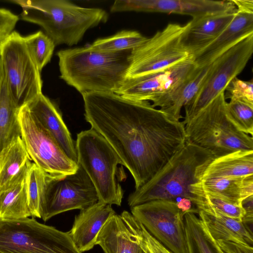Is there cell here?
I'll return each mask as SVG.
<instances>
[{
  "mask_svg": "<svg viewBox=\"0 0 253 253\" xmlns=\"http://www.w3.org/2000/svg\"><path fill=\"white\" fill-rule=\"evenodd\" d=\"M224 92L230 99H241L253 104V79L245 81L236 77L227 85Z\"/></svg>",
  "mask_w": 253,
  "mask_h": 253,
  "instance_id": "cell-34",
  "label": "cell"
},
{
  "mask_svg": "<svg viewBox=\"0 0 253 253\" xmlns=\"http://www.w3.org/2000/svg\"><path fill=\"white\" fill-rule=\"evenodd\" d=\"M231 1L237 10L253 12V0H231Z\"/></svg>",
  "mask_w": 253,
  "mask_h": 253,
  "instance_id": "cell-40",
  "label": "cell"
},
{
  "mask_svg": "<svg viewBox=\"0 0 253 253\" xmlns=\"http://www.w3.org/2000/svg\"><path fill=\"white\" fill-rule=\"evenodd\" d=\"M22 7L21 18L40 26L55 45L72 46L89 29L104 23L106 11L77 5L66 0H13Z\"/></svg>",
  "mask_w": 253,
  "mask_h": 253,
  "instance_id": "cell-3",
  "label": "cell"
},
{
  "mask_svg": "<svg viewBox=\"0 0 253 253\" xmlns=\"http://www.w3.org/2000/svg\"><path fill=\"white\" fill-rule=\"evenodd\" d=\"M216 242L222 253H253L252 247L221 240Z\"/></svg>",
  "mask_w": 253,
  "mask_h": 253,
  "instance_id": "cell-36",
  "label": "cell"
},
{
  "mask_svg": "<svg viewBox=\"0 0 253 253\" xmlns=\"http://www.w3.org/2000/svg\"><path fill=\"white\" fill-rule=\"evenodd\" d=\"M236 10L231 0H117L110 8L113 13L161 12L186 15L192 18Z\"/></svg>",
  "mask_w": 253,
  "mask_h": 253,
  "instance_id": "cell-15",
  "label": "cell"
},
{
  "mask_svg": "<svg viewBox=\"0 0 253 253\" xmlns=\"http://www.w3.org/2000/svg\"><path fill=\"white\" fill-rule=\"evenodd\" d=\"M0 253H3L0 252Z\"/></svg>",
  "mask_w": 253,
  "mask_h": 253,
  "instance_id": "cell-41",
  "label": "cell"
},
{
  "mask_svg": "<svg viewBox=\"0 0 253 253\" xmlns=\"http://www.w3.org/2000/svg\"><path fill=\"white\" fill-rule=\"evenodd\" d=\"M252 195H253V175L245 176L243 178L241 190L242 201Z\"/></svg>",
  "mask_w": 253,
  "mask_h": 253,
  "instance_id": "cell-38",
  "label": "cell"
},
{
  "mask_svg": "<svg viewBox=\"0 0 253 253\" xmlns=\"http://www.w3.org/2000/svg\"><path fill=\"white\" fill-rule=\"evenodd\" d=\"M115 213L111 205L100 201L81 210L75 216L71 229L68 232L79 252L83 253L94 247L99 232Z\"/></svg>",
  "mask_w": 253,
  "mask_h": 253,
  "instance_id": "cell-18",
  "label": "cell"
},
{
  "mask_svg": "<svg viewBox=\"0 0 253 253\" xmlns=\"http://www.w3.org/2000/svg\"><path fill=\"white\" fill-rule=\"evenodd\" d=\"M0 63L9 91L20 108L42 93V82L24 37L13 32L0 43Z\"/></svg>",
  "mask_w": 253,
  "mask_h": 253,
  "instance_id": "cell-9",
  "label": "cell"
},
{
  "mask_svg": "<svg viewBox=\"0 0 253 253\" xmlns=\"http://www.w3.org/2000/svg\"><path fill=\"white\" fill-rule=\"evenodd\" d=\"M251 175H253V150H238L214 158L206 167L200 180Z\"/></svg>",
  "mask_w": 253,
  "mask_h": 253,
  "instance_id": "cell-23",
  "label": "cell"
},
{
  "mask_svg": "<svg viewBox=\"0 0 253 253\" xmlns=\"http://www.w3.org/2000/svg\"><path fill=\"white\" fill-rule=\"evenodd\" d=\"M253 53V33L244 37L217 57L194 97L184 108L185 125L201 109L224 90L245 68Z\"/></svg>",
  "mask_w": 253,
  "mask_h": 253,
  "instance_id": "cell-11",
  "label": "cell"
},
{
  "mask_svg": "<svg viewBox=\"0 0 253 253\" xmlns=\"http://www.w3.org/2000/svg\"><path fill=\"white\" fill-rule=\"evenodd\" d=\"M176 203L178 208L185 214L187 212L198 213L197 209L192 208V205L193 204L192 201L188 198H180V200L176 201Z\"/></svg>",
  "mask_w": 253,
  "mask_h": 253,
  "instance_id": "cell-39",
  "label": "cell"
},
{
  "mask_svg": "<svg viewBox=\"0 0 253 253\" xmlns=\"http://www.w3.org/2000/svg\"><path fill=\"white\" fill-rule=\"evenodd\" d=\"M131 51L105 52L89 45L60 50V78L82 95L115 93L126 79Z\"/></svg>",
  "mask_w": 253,
  "mask_h": 253,
  "instance_id": "cell-2",
  "label": "cell"
},
{
  "mask_svg": "<svg viewBox=\"0 0 253 253\" xmlns=\"http://www.w3.org/2000/svg\"><path fill=\"white\" fill-rule=\"evenodd\" d=\"M147 39L136 31L123 30L107 38L95 40L89 46L95 50L105 52H119L132 50Z\"/></svg>",
  "mask_w": 253,
  "mask_h": 253,
  "instance_id": "cell-28",
  "label": "cell"
},
{
  "mask_svg": "<svg viewBox=\"0 0 253 253\" xmlns=\"http://www.w3.org/2000/svg\"><path fill=\"white\" fill-rule=\"evenodd\" d=\"M189 22L169 23L131 50L126 78L164 70L192 57L185 43Z\"/></svg>",
  "mask_w": 253,
  "mask_h": 253,
  "instance_id": "cell-7",
  "label": "cell"
},
{
  "mask_svg": "<svg viewBox=\"0 0 253 253\" xmlns=\"http://www.w3.org/2000/svg\"><path fill=\"white\" fill-rule=\"evenodd\" d=\"M24 41L30 55L41 72L51 60L55 46L53 41L41 31L24 37Z\"/></svg>",
  "mask_w": 253,
  "mask_h": 253,
  "instance_id": "cell-30",
  "label": "cell"
},
{
  "mask_svg": "<svg viewBox=\"0 0 253 253\" xmlns=\"http://www.w3.org/2000/svg\"><path fill=\"white\" fill-rule=\"evenodd\" d=\"M211 64L197 67L194 71L174 90L151 104L176 120L180 121L182 108L194 97L206 79Z\"/></svg>",
  "mask_w": 253,
  "mask_h": 253,
  "instance_id": "cell-20",
  "label": "cell"
},
{
  "mask_svg": "<svg viewBox=\"0 0 253 253\" xmlns=\"http://www.w3.org/2000/svg\"><path fill=\"white\" fill-rule=\"evenodd\" d=\"M189 253H222L203 221L193 212L184 216Z\"/></svg>",
  "mask_w": 253,
  "mask_h": 253,
  "instance_id": "cell-27",
  "label": "cell"
},
{
  "mask_svg": "<svg viewBox=\"0 0 253 253\" xmlns=\"http://www.w3.org/2000/svg\"><path fill=\"white\" fill-rule=\"evenodd\" d=\"M198 214L215 241L231 242L253 247V233L242 221L216 211L207 212L199 210Z\"/></svg>",
  "mask_w": 253,
  "mask_h": 253,
  "instance_id": "cell-22",
  "label": "cell"
},
{
  "mask_svg": "<svg viewBox=\"0 0 253 253\" xmlns=\"http://www.w3.org/2000/svg\"><path fill=\"white\" fill-rule=\"evenodd\" d=\"M104 253H145L121 215L114 214L99 232L95 245Z\"/></svg>",
  "mask_w": 253,
  "mask_h": 253,
  "instance_id": "cell-21",
  "label": "cell"
},
{
  "mask_svg": "<svg viewBox=\"0 0 253 253\" xmlns=\"http://www.w3.org/2000/svg\"><path fill=\"white\" fill-rule=\"evenodd\" d=\"M197 67L192 56L164 70L126 78L115 93L128 99L151 102L153 104L176 88Z\"/></svg>",
  "mask_w": 253,
  "mask_h": 253,
  "instance_id": "cell-14",
  "label": "cell"
},
{
  "mask_svg": "<svg viewBox=\"0 0 253 253\" xmlns=\"http://www.w3.org/2000/svg\"><path fill=\"white\" fill-rule=\"evenodd\" d=\"M19 17L10 10L0 8V43L12 32Z\"/></svg>",
  "mask_w": 253,
  "mask_h": 253,
  "instance_id": "cell-35",
  "label": "cell"
},
{
  "mask_svg": "<svg viewBox=\"0 0 253 253\" xmlns=\"http://www.w3.org/2000/svg\"><path fill=\"white\" fill-rule=\"evenodd\" d=\"M31 160L21 138H17L0 158V191L27 172Z\"/></svg>",
  "mask_w": 253,
  "mask_h": 253,
  "instance_id": "cell-25",
  "label": "cell"
},
{
  "mask_svg": "<svg viewBox=\"0 0 253 253\" xmlns=\"http://www.w3.org/2000/svg\"><path fill=\"white\" fill-rule=\"evenodd\" d=\"M75 148L77 163L92 182L98 201L121 206L124 191L116 175L118 165L123 163L110 144L91 128L77 134Z\"/></svg>",
  "mask_w": 253,
  "mask_h": 253,
  "instance_id": "cell-6",
  "label": "cell"
},
{
  "mask_svg": "<svg viewBox=\"0 0 253 253\" xmlns=\"http://www.w3.org/2000/svg\"><path fill=\"white\" fill-rule=\"evenodd\" d=\"M85 119L117 154L135 189L158 172L186 144L185 124L153 107L113 92L82 95Z\"/></svg>",
  "mask_w": 253,
  "mask_h": 253,
  "instance_id": "cell-1",
  "label": "cell"
},
{
  "mask_svg": "<svg viewBox=\"0 0 253 253\" xmlns=\"http://www.w3.org/2000/svg\"><path fill=\"white\" fill-rule=\"evenodd\" d=\"M214 158L207 150L186 142L150 180L129 195L128 205L132 208L153 200L176 202L182 198L195 205L196 197L190 186L200 181L206 167Z\"/></svg>",
  "mask_w": 253,
  "mask_h": 253,
  "instance_id": "cell-4",
  "label": "cell"
},
{
  "mask_svg": "<svg viewBox=\"0 0 253 253\" xmlns=\"http://www.w3.org/2000/svg\"><path fill=\"white\" fill-rule=\"evenodd\" d=\"M121 216L145 253H172L153 237L131 213L124 211Z\"/></svg>",
  "mask_w": 253,
  "mask_h": 253,
  "instance_id": "cell-33",
  "label": "cell"
},
{
  "mask_svg": "<svg viewBox=\"0 0 253 253\" xmlns=\"http://www.w3.org/2000/svg\"><path fill=\"white\" fill-rule=\"evenodd\" d=\"M45 173L34 163H32L26 177L28 204L31 216L41 218L40 202L45 183Z\"/></svg>",
  "mask_w": 253,
  "mask_h": 253,
  "instance_id": "cell-32",
  "label": "cell"
},
{
  "mask_svg": "<svg viewBox=\"0 0 253 253\" xmlns=\"http://www.w3.org/2000/svg\"><path fill=\"white\" fill-rule=\"evenodd\" d=\"M226 114L227 118L239 130L253 137V103L231 98L226 104Z\"/></svg>",
  "mask_w": 253,
  "mask_h": 253,
  "instance_id": "cell-31",
  "label": "cell"
},
{
  "mask_svg": "<svg viewBox=\"0 0 253 253\" xmlns=\"http://www.w3.org/2000/svg\"><path fill=\"white\" fill-rule=\"evenodd\" d=\"M253 33V12L236 9L235 16L213 41L192 54L197 67L211 63L220 55L248 35Z\"/></svg>",
  "mask_w": 253,
  "mask_h": 253,
  "instance_id": "cell-16",
  "label": "cell"
},
{
  "mask_svg": "<svg viewBox=\"0 0 253 253\" xmlns=\"http://www.w3.org/2000/svg\"><path fill=\"white\" fill-rule=\"evenodd\" d=\"M244 177L212 178L200 180L198 183L206 191L242 205L241 190Z\"/></svg>",
  "mask_w": 253,
  "mask_h": 253,
  "instance_id": "cell-29",
  "label": "cell"
},
{
  "mask_svg": "<svg viewBox=\"0 0 253 253\" xmlns=\"http://www.w3.org/2000/svg\"><path fill=\"white\" fill-rule=\"evenodd\" d=\"M132 216L172 253H189L184 213L176 202L149 201L130 208Z\"/></svg>",
  "mask_w": 253,
  "mask_h": 253,
  "instance_id": "cell-13",
  "label": "cell"
},
{
  "mask_svg": "<svg viewBox=\"0 0 253 253\" xmlns=\"http://www.w3.org/2000/svg\"><path fill=\"white\" fill-rule=\"evenodd\" d=\"M242 207L245 211V214L242 222L245 224L253 223V195H252L242 201Z\"/></svg>",
  "mask_w": 253,
  "mask_h": 253,
  "instance_id": "cell-37",
  "label": "cell"
},
{
  "mask_svg": "<svg viewBox=\"0 0 253 253\" xmlns=\"http://www.w3.org/2000/svg\"><path fill=\"white\" fill-rule=\"evenodd\" d=\"M221 92L185 125L186 142L210 152L214 158L238 150H253V137L239 130L227 118Z\"/></svg>",
  "mask_w": 253,
  "mask_h": 253,
  "instance_id": "cell-5",
  "label": "cell"
},
{
  "mask_svg": "<svg viewBox=\"0 0 253 253\" xmlns=\"http://www.w3.org/2000/svg\"><path fill=\"white\" fill-rule=\"evenodd\" d=\"M236 12V10L192 18L185 40L192 56L216 39L231 22Z\"/></svg>",
  "mask_w": 253,
  "mask_h": 253,
  "instance_id": "cell-19",
  "label": "cell"
},
{
  "mask_svg": "<svg viewBox=\"0 0 253 253\" xmlns=\"http://www.w3.org/2000/svg\"><path fill=\"white\" fill-rule=\"evenodd\" d=\"M27 172L0 191V219L17 220L31 216L26 192Z\"/></svg>",
  "mask_w": 253,
  "mask_h": 253,
  "instance_id": "cell-26",
  "label": "cell"
},
{
  "mask_svg": "<svg viewBox=\"0 0 253 253\" xmlns=\"http://www.w3.org/2000/svg\"><path fill=\"white\" fill-rule=\"evenodd\" d=\"M19 108L9 91L0 63V158L10 144L21 137Z\"/></svg>",
  "mask_w": 253,
  "mask_h": 253,
  "instance_id": "cell-24",
  "label": "cell"
},
{
  "mask_svg": "<svg viewBox=\"0 0 253 253\" xmlns=\"http://www.w3.org/2000/svg\"><path fill=\"white\" fill-rule=\"evenodd\" d=\"M0 252L3 253H81L68 232L34 218L0 219Z\"/></svg>",
  "mask_w": 253,
  "mask_h": 253,
  "instance_id": "cell-8",
  "label": "cell"
},
{
  "mask_svg": "<svg viewBox=\"0 0 253 253\" xmlns=\"http://www.w3.org/2000/svg\"><path fill=\"white\" fill-rule=\"evenodd\" d=\"M21 138L31 160L45 173L60 176L75 173L78 163L70 159L26 105L18 111Z\"/></svg>",
  "mask_w": 253,
  "mask_h": 253,
  "instance_id": "cell-12",
  "label": "cell"
},
{
  "mask_svg": "<svg viewBox=\"0 0 253 253\" xmlns=\"http://www.w3.org/2000/svg\"><path fill=\"white\" fill-rule=\"evenodd\" d=\"M26 105L34 117L53 136L66 155L77 163L75 144L56 105L42 93Z\"/></svg>",
  "mask_w": 253,
  "mask_h": 253,
  "instance_id": "cell-17",
  "label": "cell"
},
{
  "mask_svg": "<svg viewBox=\"0 0 253 253\" xmlns=\"http://www.w3.org/2000/svg\"><path fill=\"white\" fill-rule=\"evenodd\" d=\"M98 201L95 187L80 165L75 173L70 174L53 176L45 173L40 202L41 218L46 221L65 211L84 210Z\"/></svg>",
  "mask_w": 253,
  "mask_h": 253,
  "instance_id": "cell-10",
  "label": "cell"
}]
</instances>
